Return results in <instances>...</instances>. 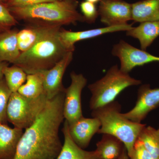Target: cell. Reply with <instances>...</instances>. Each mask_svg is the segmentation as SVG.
I'll return each mask as SVG.
<instances>
[{"mask_svg": "<svg viewBox=\"0 0 159 159\" xmlns=\"http://www.w3.org/2000/svg\"><path fill=\"white\" fill-rule=\"evenodd\" d=\"M65 93L47 101L34 123L26 129L20 139L13 159H56L62 147L59 136L64 119Z\"/></svg>", "mask_w": 159, "mask_h": 159, "instance_id": "obj_1", "label": "cell"}, {"mask_svg": "<svg viewBox=\"0 0 159 159\" xmlns=\"http://www.w3.org/2000/svg\"><path fill=\"white\" fill-rule=\"evenodd\" d=\"M61 26L54 25L31 48L21 53L14 65L23 69L27 74L48 70L69 52L59 37Z\"/></svg>", "mask_w": 159, "mask_h": 159, "instance_id": "obj_2", "label": "cell"}, {"mask_svg": "<svg viewBox=\"0 0 159 159\" xmlns=\"http://www.w3.org/2000/svg\"><path fill=\"white\" fill-rule=\"evenodd\" d=\"M78 4L63 0L24 7H8L17 20L34 25H67L77 22H85L77 11Z\"/></svg>", "mask_w": 159, "mask_h": 159, "instance_id": "obj_3", "label": "cell"}, {"mask_svg": "<svg viewBox=\"0 0 159 159\" xmlns=\"http://www.w3.org/2000/svg\"><path fill=\"white\" fill-rule=\"evenodd\" d=\"M92 116L101 122L97 134L116 137L123 142L130 156L136 140L146 125L133 122L124 117L121 113V105L115 101L93 110Z\"/></svg>", "mask_w": 159, "mask_h": 159, "instance_id": "obj_4", "label": "cell"}, {"mask_svg": "<svg viewBox=\"0 0 159 159\" xmlns=\"http://www.w3.org/2000/svg\"><path fill=\"white\" fill-rule=\"evenodd\" d=\"M141 83V80L121 70L118 65L113 66L104 77L88 86L92 93L91 109L94 110L114 102L122 91L129 87L139 85Z\"/></svg>", "mask_w": 159, "mask_h": 159, "instance_id": "obj_5", "label": "cell"}, {"mask_svg": "<svg viewBox=\"0 0 159 159\" xmlns=\"http://www.w3.org/2000/svg\"><path fill=\"white\" fill-rule=\"evenodd\" d=\"M48 99L45 95L31 98L12 93L7 109L8 122L15 127L26 129L31 126L44 108Z\"/></svg>", "mask_w": 159, "mask_h": 159, "instance_id": "obj_6", "label": "cell"}, {"mask_svg": "<svg viewBox=\"0 0 159 159\" xmlns=\"http://www.w3.org/2000/svg\"><path fill=\"white\" fill-rule=\"evenodd\" d=\"M70 85L66 89L63 106L64 119L69 124L83 116L81 106V93L87 80L82 74L73 71L70 74Z\"/></svg>", "mask_w": 159, "mask_h": 159, "instance_id": "obj_7", "label": "cell"}, {"mask_svg": "<svg viewBox=\"0 0 159 159\" xmlns=\"http://www.w3.org/2000/svg\"><path fill=\"white\" fill-rule=\"evenodd\" d=\"M112 54L119 58L120 70L128 74L136 67L159 62V57L137 48L122 40L113 46Z\"/></svg>", "mask_w": 159, "mask_h": 159, "instance_id": "obj_8", "label": "cell"}, {"mask_svg": "<svg viewBox=\"0 0 159 159\" xmlns=\"http://www.w3.org/2000/svg\"><path fill=\"white\" fill-rule=\"evenodd\" d=\"M98 11L107 27L126 25L132 20V4L122 0H100Z\"/></svg>", "mask_w": 159, "mask_h": 159, "instance_id": "obj_9", "label": "cell"}, {"mask_svg": "<svg viewBox=\"0 0 159 159\" xmlns=\"http://www.w3.org/2000/svg\"><path fill=\"white\" fill-rule=\"evenodd\" d=\"M159 107V88L151 89L149 84H144L138 90L134 108L122 115L133 122L141 123L150 112Z\"/></svg>", "mask_w": 159, "mask_h": 159, "instance_id": "obj_10", "label": "cell"}, {"mask_svg": "<svg viewBox=\"0 0 159 159\" xmlns=\"http://www.w3.org/2000/svg\"><path fill=\"white\" fill-rule=\"evenodd\" d=\"M74 52L69 51L64 57L51 69L43 72L44 89L48 99H51L60 93L64 92L62 79L67 68L73 58Z\"/></svg>", "mask_w": 159, "mask_h": 159, "instance_id": "obj_11", "label": "cell"}, {"mask_svg": "<svg viewBox=\"0 0 159 159\" xmlns=\"http://www.w3.org/2000/svg\"><path fill=\"white\" fill-rule=\"evenodd\" d=\"M132 27V25L127 24L77 31H68L61 28L59 32V37L63 45L68 51L74 52L75 43L80 41L94 38L107 33L127 31Z\"/></svg>", "mask_w": 159, "mask_h": 159, "instance_id": "obj_12", "label": "cell"}, {"mask_svg": "<svg viewBox=\"0 0 159 159\" xmlns=\"http://www.w3.org/2000/svg\"><path fill=\"white\" fill-rule=\"evenodd\" d=\"M101 125L97 118L83 116L74 123L69 124V133L74 142L84 149L88 147L93 137L98 133Z\"/></svg>", "mask_w": 159, "mask_h": 159, "instance_id": "obj_13", "label": "cell"}, {"mask_svg": "<svg viewBox=\"0 0 159 159\" xmlns=\"http://www.w3.org/2000/svg\"><path fill=\"white\" fill-rule=\"evenodd\" d=\"M21 129L0 122V159H13L23 134Z\"/></svg>", "mask_w": 159, "mask_h": 159, "instance_id": "obj_14", "label": "cell"}, {"mask_svg": "<svg viewBox=\"0 0 159 159\" xmlns=\"http://www.w3.org/2000/svg\"><path fill=\"white\" fill-rule=\"evenodd\" d=\"M64 142L56 159H100L97 150L88 151L78 146L69 133V124L66 120L62 129Z\"/></svg>", "mask_w": 159, "mask_h": 159, "instance_id": "obj_15", "label": "cell"}, {"mask_svg": "<svg viewBox=\"0 0 159 159\" xmlns=\"http://www.w3.org/2000/svg\"><path fill=\"white\" fill-rule=\"evenodd\" d=\"M126 34L139 40L142 50L146 51L159 36V21L141 23L138 27L126 31Z\"/></svg>", "mask_w": 159, "mask_h": 159, "instance_id": "obj_16", "label": "cell"}, {"mask_svg": "<svg viewBox=\"0 0 159 159\" xmlns=\"http://www.w3.org/2000/svg\"><path fill=\"white\" fill-rule=\"evenodd\" d=\"M18 30L11 29L0 33V62L13 64L21 54L18 46Z\"/></svg>", "mask_w": 159, "mask_h": 159, "instance_id": "obj_17", "label": "cell"}, {"mask_svg": "<svg viewBox=\"0 0 159 159\" xmlns=\"http://www.w3.org/2000/svg\"><path fill=\"white\" fill-rule=\"evenodd\" d=\"M25 29L18 31V46L21 53L31 48L52 26L51 25L31 24Z\"/></svg>", "mask_w": 159, "mask_h": 159, "instance_id": "obj_18", "label": "cell"}, {"mask_svg": "<svg viewBox=\"0 0 159 159\" xmlns=\"http://www.w3.org/2000/svg\"><path fill=\"white\" fill-rule=\"evenodd\" d=\"M132 20L140 23L159 21V0H142L132 4Z\"/></svg>", "mask_w": 159, "mask_h": 159, "instance_id": "obj_19", "label": "cell"}, {"mask_svg": "<svg viewBox=\"0 0 159 159\" xmlns=\"http://www.w3.org/2000/svg\"><path fill=\"white\" fill-rule=\"evenodd\" d=\"M96 150L100 159H118L125 148L122 141L116 137L102 134V139L97 142Z\"/></svg>", "mask_w": 159, "mask_h": 159, "instance_id": "obj_20", "label": "cell"}, {"mask_svg": "<svg viewBox=\"0 0 159 159\" xmlns=\"http://www.w3.org/2000/svg\"><path fill=\"white\" fill-rule=\"evenodd\" d=\"M43 80V72L28 74L26 82L20 88L17 92L28 98H37L45 95Z\"/></svg>", "mask_w": 159, "mask_h": 159, "instance_id": "obj_21", "label": "cell"}, {"mask_svg": "<svg viewBox=\"0 0 159 159\" xmlns=\"http://www.w3.org/2000/svg\"><path fill=\"white\" fill-rule=\"evenodd\" d=\"M4 77L11 93L17 92L20 88L26 82L27 73L17 66H6L3 70Z\"/></svg>", "mask_w": 159, "mask_h": 159, "instance_id": "obj_22", "label": "cell"}, {"mask_svg": "<svg viewBox=\"0 0 159 159\" xmlns=\"http://www.w3.org/2000/svg\"><path fill=\"white\" fill-rule=\"evenodd\" d=\"M137 139L153 155L155 159H159V133L158 129L146 126L142 129Z\"/></svg>", "mask_w": 159, "mask_h": 159, "instance_id": "obj_23", "label": "cell"}, {"mask_svg": "<svg viewBox=\"0 0 159 159\" xmlns=\"http://www.w3.org/2000/svg\"><path fill=\"white\" fill-rule=\"evenodd\" d=\"M12 93L5 78L0 80V122L7 124V109L9 98Z\"/></svg>", "mask_w": 159, "mask_h": 159, "instance_id": "obj_24", "label": "cell"}, {"mask_svg": "<svg viewBox=\"0 0 159 159\" xmlns=\"http://www.w3.org/2000/svg\"><path fill=\"white\" fill-rule=\"evenodd\" d=\"M18 20L4 2L0 0V33L9 31L16 25Z\"/></svg>", "mask_w": 159, "mask_h": 159, "instance_id": "obj_25", "label": "cell"}, {"mask_svg": "<svg viewBox=\"0 0 159 159\" xmlns=\"http://www.w3.org/2000/svg\"><path fill=\"white\" fill-rule=\"evenodd\" d=\"M80 6L85 22L89 24L95 23L99 16V11L96 4L85 1L81 2Z\"/></svg>", "mask_w": 159, "mask_h": 159, "instance_id": "obj_26", "label": "cell"}, {"mask_svg": "<svg viewBox=\"0 0 159 159\" xmlns=\"http://www.w3.org/2000/svg\"><path fill=\"white\" fill-rule=\"evenodd\" d=\"M129 157V159H155L152 154L138 139L134 144L132 152Z\"/></svg>", "mask_w": 159, "mask_h": 159, "instance_id": "obj_27", "label": "cell"}, {"mask_svg": "<svg viewBox=\"0 0 159 159\" xmlns=\"http://www.w3.org/2000/svg\"><path fill=\"white\" fill-rule=\"evenodd\" d=\"M60 0H8L5 2L8 7H24Z\"/></svg>", "mask_w": 159, "mask_h": 159, "instance_id": "obj_28", "label": "cell"}, {"mask_svg": "<svg viewBox=\"0 0 159 159\" xmlns=\"http://www.w3.org/2000/svg\"><path fill=\"white\" fill-rule=\"evenodd\" d=\"M9 66V63L7 62H0V80L4 78L3 70L6 66Z\"/></svg>", "mask_w": 159, "mask_h": 159, "instance_id": "obj_29", "label": "cell"}, {"mask_svg": "<svg viewBox=\"0 0 159 159\" xmlns=\"http://www.w3.org/2000/svg\"><path fill=\"white\" fill-rule=\"evenodd\" d=\"M118 159H129L126 148H125L123 151L122 154Z\"/></svg>", "mask_w": 159, "mask_h": 159, "instance_id": "obj_30", "label": "cell"}, {"mask_svg": "<svg viewBox=\"0 0 159 159\" xmlns=\"http://www.w3.org/2000/svg\"><path fill=\"white\" fill-rule=\"evenodd\" d=\"M65 2H68L73 3V4H78V0H63Z\"/></svg>", "mask_w": 159, "mask_h": 159, "instance_id": "obj_31", "label": "cell"}, {"mask_svg": "<svg viewBox=\"0 0 159 159\" xmlns=\"http://www.w3.org/2000/svg\"><path fill=\"white\" fill-rule=\"evenodd\" d=\"M85 1L96 4H97V3H99V2H100V0H85Z\"/></svg>", "mask_w": 159, "mask_h": 159, "instance_id": "obj_32", "label": "cell"}, {"mask_svg": "<svg viewBox=\"0 0 159 159\" xmlns=\"http://www.w3.org/2000/svg\"><path fill=\"white\" fill-rule=\"evenodd\" d=\"M1 1H2V2H5V1H6V0H1Z\"/></svg>", "mask_w": 159, "mask_h": 159, "instance_id": "obj_33", "label": "cell"}, {"mask_svg": "<svg viewBox=\"0 0 159 159\" xmlns=\"http://www.w3.org/2000/svg\"><path fill=\"white\" fill-rule=\"evenodd\" d=\"M7 1H8V0H6V1H5V2H4V3L6 2H7Z\"/></svg>", "mask_w": 159, "mask_h": 159, "instance_id": "obj_34", "label": "cell"}, {"mask_svg": "<svg viewBox=\"0 0 159 159\" xmlns=\"http://www.w3.org/2000/svg\"><path fill=\"white\" fill-rule=\"evenodd\" d=\"M158 130H159V129H158Z\"/></svg>", "mask_w": 159, "mask_h": 159, "instance_id": "obj_35", "label": "cell"}]
</instances>
